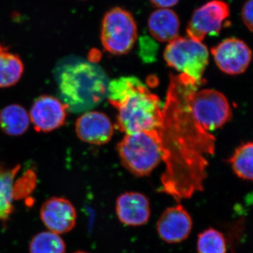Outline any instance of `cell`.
Here are the masks:
<instances>
[{"instance_id": "6da1fadb", "label": "cell", "mask_w": 253, "mask_h": 253, "mask_svg": "<svg viewBox=\"0 0 253 253\" xmlns=\"http://www.w3.org/2000/svg\"><path fill=\"white\" fill-rule=\"evenodd\" d=\"M202 83L186 75H170L156 130L166 164L159 191L176 202L204 191L208 158L215 151V138L200 126L191 107V97Z\"/></svg>"}, {"instance_id": "7a4b0ae2", "label": "cell", "mask_w": 253, "mask_h": 253, "mask_svg": "<svg viewBox=\"0 0 253 253\" xmlns=\"http://www.w3.org/2000/svg\"><path fill=\"white\" fill-rule=\"evenodd\" d=\"M54 76L59 99L68 111H90L107 97L109 78L102 67L90 60L63 57L56 63Z\"/></svg>"}, {"instance_id": "3957f363", "label": "cell", "mask_w": 253, "mask_h": 253, "mask_svg": "<svg viewBox=\"0 0 253 253\" xmlns=\"http://www.w3.org/2000/svg\"><path fill=\"white\" fill-rule=\"evenodd\" d=\"M106 98L118 110L117 126L123 132L157 130L162 116L161 100L138 78L110 81Z\"/></svg>"}, {"instance_id": "277c9868", "label": "cell", "mask_w": 253, "mask_h": 253, "mask_svg": "<svg viewBox=\"0 0 253 253\" xmlns=\"http://www.w3.org/2000/svg\"><path fill=\"white\" fill-rule=\"evenodd\" d=\"M118 152L123 166L136 176L149 175L163 161L156 130L126 134L118 145Z\"/></svg>"}, {"instance_id": "5b68a950", "label": "cell", "mask_w": 253, "mask_h": 253, "mask_svg": "<svg viewBox=\"0 0 253 253\" xmlns=\"http://www.w3.org/2000/svg\"><path fill=\"white\" fill-rule=\"evenodd\" d=\"M164 59L168 66L180 74L203 82V75L209 61V52L202 42L178 37L166 48Z\"/></svg>"}, {"instance_id": "8992f818", "label": "cell", "mask_w": 253, "mask_h": 253, "mask_svg": "<svg viewBox=\"0 0 253 253\" xmlns=\"http://www.w3.org/2000/svg\"><path fill=\"white\" fill-rule=\"evenodd\" d=\"M104 49L113 54L129 52L137 39V27L132 15L122 8H113L104 15L101 33Z\"/></svg>"}, {"instance_id": "52a82bcc", "label": "cell", "mask_w": 253, "mask_h": 253, "mask_svg": "<svg viewBox=\"0 0 253 253\" xmlns=\"http://www.w3.org/2000/svg\"><path fill=\"white\" fill-rule=\"evenodd\" d=\"M191 107L200 126L209 132L224 126L231 116L226 96L214 89L196 91L191 97Z\"/></svg>"}, {"instance_id": "ba28073f", "label": "cell", "mask_w": 253, "mask_h": 253, "mask_svg": "<svg viewBox=\"0 0 253 253\" xmlns=\"http://www.w3.org/2000/svg\"><path fill=\"white\" fill-rule=\"evenodd\" d=\"M230 16L229 4L222 0L208 1L193 13L186 33L191 39L202 42L206 36H217Z\"/></svg>"}, {"instance_id": "9c48e42d", "label": "cell", "mask_w": 253, "mask_h": 253, "mask_svg": "<svg viewBox=\"0 0 253 253\" xmlns=\"http://www.w3.org/2000/svg\"><path fill=\"white\" fill-rule=\"evenodd\" d=\"M218 68L229 75L244 73L252 58L249 46L237 38L224 40L211 49Z\"/></svg>"}, {"instance_id": "30bf717a", "label": "cell", "mask_w": 253, "mask_h": 253, "mask_svg": "<svg viewBox=\"0 0 253 253\" xmlns=\"http://www.w3.org/2000/svg\"><path fill=\"white\" fill-rule=\"evenodd\" d=\"M192 229V217L181 204L165 210L156 224L158 236L169 244H179L185 241Z\"/></svg>"}, {"instance_id": "8fae6325", "label": "cell", "mask_w": 253, "mask_h": 253, "mask_svg": "<svg viewBox=\"0 0 253 253\" xmlns=\"http://www.w3.org/2000/svg\"><path fill=\"white\" fill-rule=\"evenodd\" d=\"M68 111L66 105L59 98L43 95L33 103L30 120L37 131L49 132L64 124Z\"/></svg>"}, {"instance_id": "7c38bea8", "label": "cell", "mask_w": 253, "mask_h": 253, "mask_svg": "<svg viewBox=\"0 0 253 253\" xmlns=\"http://www.w3.org/2000/svg\"><path fill=\"white\" fill-rule=\"evenodd\" d=\"M41 220L51 232L62 234L76 226L77 212L69 200L52 197L46 200L41 209Z\"/></svg>"}, {"instance_id": "4fadbf2b", "label": "cell", "mask_w": 253, "mask_h": 253, "mask_svg": "<svg viewBox=\"0 0 253 253\" xmlns=\"http://www.w3.org/2000/svg\"><path fill=\"white\" fill-rule=\"evenodd\" d=\"M116 212L119 221L129 226L147 224L151 217V206L147 196L136 191L120 195L116 202Z\"/></svg>"}, {"instance_id": "5bb4252c", "label": "cell", "mask_w": 253, "mask_h": 253, "mask_svg": "<svg viewBox=\"0 0 253 253\" xmlns=\"http://www.w3.org/2000/svg\"><path fill=\"white\" fill-rule=\"evenodd\" d=\"M76 134L81 140L88 144L102 145L111 140L113 134L112 123L104 113L87 111L76 123Z\"/></svg>"}, {"instance_id": "9a60e30c", "label": "cell", "mask_w": 253, "mask_h": 253, "mask_svg": "<svg viewBox=\"0 0 253 253\" xmlns=\"http://www.w3.org/2000/svg\"><path fill=\"white\" fill-rule=\"evenodd\" d=\"M148 26L151 36L158 41L170 42L179 37V17L169 9H158L149 18Z\"/></svg>"}, {"instance_id": "2e32d148", "label": "cell", "mask_w": 253, "mask_h": 253, "mask_svg": "<svg viewBox=\"0 0 253 253\" xmlns=\"http://www.w3.org/2000/svg\"><path fill=\"white\" fill-rule=\"evenodd\" d=\"M30 123L29 114L20 105H9L0 112V128L7 135H22L27 131Z\"/></svg>"}, {"instance_id": "e0dca14e", "label": "cell", "mask_w": 253, "mask_h": 253, "mask_svg": "<svg viewBox=\"0 0 253 253\" xmlns=\"http://www.w3.org/2000/svg\"><path fill=\"white\" fill-rule=\"evenodd\" d=\"M20 165L14 167L0 166V221H6L14 212L13 187Z\"/></svg>"}, {"instance_id": "ac0fdd59", "label": "cell", "mask_w": 253, "mask_h": 253, "mask_svg": "<svg viewBox=\"0 0 253 253\" xmlns=\"http://www.w3.org/2000/svg\"><path fill=\"white\" fill-rule=\"evenodd\" d=\"M24 70L19 56L0 46V87H9L21 78Z\"/></svg>"}, {"instance_id": "d6986e66", "label": "cell", "mask_w": 253, "mask_h": 253, "mask_svg": "<svg viewBox=\"0 0 253 253\" xmlns=\"http://www.w3.org/2000/svg\"><path fill=\"white\" fill-rule=\"evenodd\" d=\"M253 145L252 142L241 145L229 158L233 171L244 180H253Z\"/></svg>"}, {"instance_id": "ffe728a7", "label": "cell", "mask_w": 253, "mask_h": 253, "mask_svg": "<svg viewBox=\"0 0 253 253\" xmlns=\"http://www.w3.org/2000/svg\"><path fill=\"white\" fill-rule=\"evenodd\" d=\"M64 241L58 234L51 231H42L32 239L30 253H66Z\"/></svg>"}, {"instance_id": "44dd1931", "label": "cell", "mask_w": 253, "mask_h": 253, "mask_svg": "<svg viewBox=\"0 0 253 253\" xmlns=\"http://www.w3.org/2000/svg\"><path fill=\"white\" fill-rule=\"evenodd\" d=\"M198 253H226L225 236L214 228H208L198 236Z\"/></svg>"}, {"instance_id": "7402d4cb", "label": "cell", "mask_w": 253, "mask_h": 253, "mask_svg": "<svg viewBox=\"0 0 253 253\" xmlns=\"http://www.w3.org/2000/svg\"><path fill=\"white\" fill-rule=\"evenodd\" d=\"M37 177L36 173L32 169H28L21 177L14 181L13 187L14 200H21L27 198L36 188Z\"/></svg>"}, {"instance_id": "603a6c76", "label": "cell", "mask_w": 253, "mask_h": 253, "mask_svg": "<svg viewBox=\"0 0 253 253\" xmlns=\"http://www.w3.org/2000/svg\"><path fill=\"white\" fill-rule=\"evenodd\" d=\"M253 0H247L242 9V20L250 31H253Z\"/></svg>"}, {"instance_id": "cb8c5ba5", "label": "cell", "mask_w": 253, "mask_h": 253, "mask_svg": "<svg viewBox=\"0 0 253 253\" xmlns=\"http://www.w3.org/2000/svg\"><path fill=\"white\" fill-rule=\"evenodd\" d=\"M151 4L159 9H168L175 6L179 0H150Z\"/></svg>"}, {"instance_id": "d4e9b609", "label": "cell", "mask_w": 253, "mask_h": 253, "mask_svg": "<svg viewBox=\"0 0 253 253\" xmlns=\"http://www.w3.org/2000/svg\"><path fill=\"white\" fill-rule=\"evenodd\" d=\"M88 253L84 252V251H77V252H75V253Z\"/></svg>"}]
</instances>
